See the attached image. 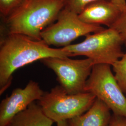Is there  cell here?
<instances>
[{
	"label": "cell",
	"mask_w": 126,
	"mask_h": 126,
	"mask_svg": "<svg viewBox=\"0 0 126 126\" xmlns=\"http://www.w3.org/2000/svg\"><path fill=\"white\" fill-rule=\"evenodd\" d=\"M72 57L61 48H53L42 40L19 34H1L0 42V94L11 85L16 70L49 57Z\"/></svg>",
	"instance_id": "obj_1"
},
{
	"label": "cell",
	"mask_w": 126,
	"mask_h": 126,
	"mask_svg": "<svg viewBox=\"0 0 126 126\" xmlns=\"http://www.w3.org/2000/svg\"><path fill=\"white\" fill-rule=\"evenodd\" d=\"M63 0H28L3 19L1 34H19L41 40V33L57 20Z\"/></svg>",
	"instance_id": "obj_2"
},
{
	"label": "cell",
	"mask_w": 126,
	"mask_h": 126,
	"mask_svg": "<svg viewBox=\"0 0 126 126\" xmlns=\"http://www.w3.org/2000/svg\"><path fill=\"white\" fill-rule=\"evenodd\" d=\"M121 37L114 29L108 28L86 36L85 40L62 49L71 57L83 56L91 59L95 64H108L112 66L123 55Z\"/></svg>",
	"instance_id": "obj_3"
},
{
	"label": "cell",
	"mask_w": 126,
	"mask_h": 126,
	"mask_svg": "<svg viewBox=\"0 0 126 126\" xmlns=\"http://www.w3.org/2000/svg\"><path fill=\"white\" fill-rule=\"evenodd\" d=\"M96 99L88 92L69 94L59 85L45 92L37 103L45 115L57 123L68 121L85 113Z\"/></svg>",
	"instance_id": "obj_4"
},
{
	"label": "cell",
	"mask_w": 126,
	"mask_h": 126,
	"mask_svg": "<svg viewBox=\"0 0 126 126\" xmlns=\"http://www.w3.org/2000/svg\"><path fill=\"white\" fill-rule=\"evenodd\" d=\"M108 64H95L86 82L85 92L90 93L107 105L114 114L126 118V96Z\"/></svg>",
	"instance_id": "obj_5"
},
{
	"label": "cell",
	"mask_w": 126,
	"mask_h": 126,
	"mask_svg": "<svg viewBox=\"0 0 126 126\" xmlns=\"http://www.w3.org/2000/svg\"><path fill=\"white\" fill-rule=\"evenodd\" d=\"M56 21L41 33L42 40L49 46L64 47L71 45L72 41L79 37L104 29L101 25L83 22L79 15L64 8L60 12Z\"/></svg>",
	"instance_id": "obj_6"
},
{
	"label": "cell",
	"mask_w": 126,
	"mask_h": 126,
	"mask_svg": "<svg viewBox=\"0 0 126 126\" xmlns=\"http://www.w3.org/2000/svg\"><path fill=\"white\" fill-rule=\"evenodd\" d=\"M56 74L60 86L68 94L85 92L86 82L94 63L91 59H72L70 57H49L41 60Z\"/></svg>",
	"instance_id": "obj_7"
},
{
	"label": "cell",
	"mask_w": 126,
	"mask_h": 126,
	"mask_svg": "<svg viewBox=\"0 0 126 126\" xmlns=\"http://www.w3.org/2000/svg\"><path fill=\"white\" fill-rule=\"evenodd\" d=\"M44 93L38 83L33 80L29 81L23 88L15 89L0 102V126H8L15 116L39 100Z\"/></svg>",
	"instance_id": "obj_8"
},
{
	"label": "cell",
	"mask_w": 126,
	"mask_h": 126,
	"mask_svg": "<svg viewBox=\"0 0 126 126\" xmlns=\"http://www.w3.org/2000/svg\"><path fill=\"white\" fill-rule=\"evenodd\" d=\"M122 10L111 0H99L87 5L79 17L85 23L111 28L120 17Z\"/></svg>",
	"instance_id": "obj_9"
},
{
	"label": "cell",
	"mask_w": 126,
	"mask_h": 126,
	"mask_svg": "<svg viewBox=\"0 0 126 126\" xmlns=\"http://www.w3.org/2000/svg\"><path fill=\"white\" fill-rule=\"evenodd\" d=\"M110 109L96 98L86 112L68 121L70 126H108L112 115Z\"/></svg>",
	"instance_id": "obj_10"
},
{
	"label": "cell",
	"mask_w": 126,
	"mask_h": 126,
	"mask_svg": "<svg viewBox=\"0 0 126 126\" xmlns=\"http://www.w3.org/2000/svg\"><path fill=\"white\" fill-rule=\"evenodd\" d=\"M54 122L34 102L15 116L8 126H52Z\"/></svg>",
	"instance_id": "obj_11"
},
{
	"label": "cell",
	"mask_w": 126,
	"mask_h": 126,
	"mask_svg": "<svg viewBox=\"0 0 126 126\" xmlns=\"http://www.w3.org/2000/svg\"><path fill=\"white\" fill-rule=\"evenodd\" d=\"M114 77L123 92L126 94V53L112 65Z\"/></svg>",
	"instance_id": "obj_12"
},
{
	"label": "cell",
	"mask_w": 126,
	"mask_h": 126,
	"mask_svg": "<svg viewBox=\"0 0 126 126\" xmlns=\"http://www.w3.org/2000/svg\"><path fill=\"white\" fill-rule=\"evenodd\" d=\"M28 0H0V16L5 19L24 4Z\"/></svg>",
	"instance_id": "obj_13"
},
{
	"label": "cell",
	"mask_w": 126,
	"mask_h": 126,
	"mask_svg": "<svg viewBox=\"0 0 126 126\" xmlns=\"http://www.w3.org/2000/svg\"><path fill=\"white\" fill-rule=\"evenodd\" d=\"M97 0H63L64 8L79 15L87 5Z\"/></svg>",
	"instance_id": "obj_14"
},
{
	"label": "cell",
	"mask_w": 126,
	"mask_h": 126,
	"mask_svg": "<svg viewBox=\"0 0 126 126\" xmlns=\"http://www.w3.org/2000/svg\"><path fill=\"white\" fill-rule=\"evenodd\" d=\"M120 35L126 45V7L124 9L118 20L112 27Z\"/></svg>",
	"instance_id": "obj_15"
},
{
	"label": "cell",
	"mask_w": 126,
	"mask_h": 126,
	"mask_svg": "<svg viewBox=\"0 0 126 126\" xmlns=\"http://www.w3.org/2000/svg\"><path fill=\"white\" fill-rule=\"evenodd\" d=\"M108 126H126V118L113 114Z\"/></svg>",
	"instance_id": "obj_16"
},
{
	"label": "cell",
	"mask_w": 126,
	"mask_h": 126,
	"mask_svg": "<svg viewBox=\"0 0 126 126\" xmlns=\"http://www.w3.org/2000/svg\"><path fill=\"white\" fill-rule=\"evenodd\" d=\"M113 3L117 5L123 10L126 7V0H111Z\"/></svg>",
	"instance_id": "obj_17"
},
{
	"label": "cell",
	"mask_w": 126,
	"mask_h": 126,
	"mask_svg": "<svg viewBox=\"0 0 126 126\" xmlns=\"http://www.w3.org/2000/svg\"><path fill=\"white\" fill-rule=\"evenodd\" d=\"M57 126H70L68 121H61L57 122Z\"/></svg>",
	"instance_id": "obj_18"
},
{
	"label": "cell",
	"mask_w": 126,
	"mask_h": 126,
	"mask_svg": "<svg viewBox=\"0 0 126 126\" xmlns=\"http://www.w3.org/2000/svg\"></svg>",
	"instance_id": "obj_19"
}]
</instances>
